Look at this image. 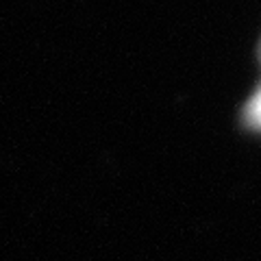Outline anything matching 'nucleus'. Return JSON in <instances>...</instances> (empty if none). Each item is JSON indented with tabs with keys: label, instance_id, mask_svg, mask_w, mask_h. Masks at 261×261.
I'll return each mask as SVG.
<instances>
[{
	"label": "nucleus",
	"instance_id": "obj_1",
	"mask_svg": "<svg viewBox=\"0 0 261 261\" xmlns=\"http://www.w3.org/2000/svg\"><path fill=\"white\" fill-rule=\"evenodd\" d=\"M246 122H248V126L261 130V85L246 105Z\"/></svg>",
	"mask_w": 261,
	"mask_h": 261
}]
</instances>
